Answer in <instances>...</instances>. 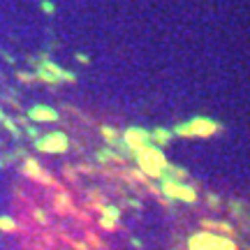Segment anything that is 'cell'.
Returning <instances> with one entry per match:
<instances>
[{
  "label": "cell",
  "mask_w": 250,
  "mask_h": 250,
  "mask_svg": "<svg viewBox=\"0 0 250 250\" xmlns=\"http://www.w3.org/2000/svg\"><path fill=\"white\" fill-rule=\"evenodd\" d=\"M35 148L42 153H65L70 148V144H67V137L62 132H51L42 137V139H37Z\"/></svg>",
  "instance_id": "3"
},
{
  "label": "cell",
  "mask_w": 250,
  "mask_h": 250,
  "mask_svg": "<svg viewBox=\"0 0 250 250\" xmlns=\"http://www.w3.org/2000/svg\"><path fill=\"white\" fill-rule=\"evenodd\" d=\"M40 79H44L46 83H58V79L49 70H44V67H40Z\"/></svg>",
  "instance_id": "14"
},
{
  "label": "cell",
  "mask_w": 250,
  "mask_h": 250,
  "mask_svg": "<svg viewBox=\"0 0 250 250\" xmlns=\"http://www.w3.org/2000/svg\"><path fill=\"white\" fill-rule=\"evenodd\" d=\"M23 174H28V179L42 181V183H46V186H56V181L51 179L44 169H40L37 160H33V158H28V160H26V165H23Z\"/></svg>",
  "instance_id": "4"
},
{
  "label": "cell",
  "mask_w": 250,
  "mask_h": 250,
  "mask_svg": "<svg viewBox=\"0 0 250 250\" xmlns=\"http://www.w3.org/2000/svg\"><path fill=\"white\" fill-rule=\"evenodd\" d=\"M102 134L107 137L109 144H118V139H121V134H118L116 130H111V127H102Z\"/></svg>",
  "instance_id": "12"
},
{
  "label": "cell",
  "mask_w": 250,
  "mask_h": 250,
  "mask_svg": "<svg viewBox=\"0 0 250 250\" xmlns=\"http://www.w3.org/2000/svg\"><path fill=\"white\" fill-rule=\"evenodd\" d=\"M100 211H102V215H104L107 220H111V223H116L118 218H121V213H118V208H114V206H102Z\"/></svg>",
  "instance_id": "11"
},
{
  "label": "cell",
  "mask_w": 250,
  "mask_h": 250,
  "mask_svg": "<svg viewBox=\"0 0 250 250\" xmlns=\"http://www.w3.org/2000/svg\"><path fill=\"white\" fill-rule=\"evenodd\" d=\"M35 220H37L40 225H49V218H46L42 211H35Z\"/></svg>",
  "instance_id": "16"
},
{
  "label": "cell",
  "mask_w": 250,
  "mask_h": 250,
  "mask_svg": "<svg viewBox=\"0 0 250 250\" xmlns=\"http://www.w3.org/2000/svg\"><path fill=\"white\" fill-rule=\"evenodd\" d=\"M176 134H183V137H192V130H190V123H186V125H179L176 130H174Z\"/></svg>",
  "instance_id": "15"
},
{
  "label": "cell",
  "mask_w": 250,
  "mask_h": 250,
  "mask_svg": "<svg viewBox=\"0 0 250 250\" xmlns=\"http://www.w3.org/2000/svg\"><path fill=\"white\" fill-rule=\"evenodd\" d=\"M2 118H5V114H2V109H0V121H2Z\"/></svg>",
  "instance_id": "20"
},
{
  "label": "cell",
  "mask_w": 250,
  "mask_h": 250,
  "mask_svg": "<svg viewBox=\"0 0 250 250\" xmlns=\"http://www.w3.org/2000/svg\"><path fill=\"white\" fill-rule=\"evenodd\" d=\"M30 118H33V121H37V123H54L56 118H58V114H56L54 109L37 104V107L30 109Z\"/></svg>",
  "instance_id": "7"
},
{
  "label": "cell",
  "mask_w": 250,
  "mask_h": 250,
  "mask_svg": "<svg viewBox=\"0 0 250 250\" xmlns=\"http://www.w3.org/2000/svg\"><path fill=\"white\" fill-rule=\"evenodd\" d=\"M42 7H44L46 14H54V5H51V2H42Z\"/></svg>",
  "instance_id": "19"
},
{
  "label": "cell",
  "mask_w": 250,
  "mask_h": 250,
  "mask_svg": "<svg viewBox=\"0 0 250 250\" xmlns=\"http://www.w3.org/2000/svg\"><path fill=\"white\" fill-rule=\"evenodd\" d=\"M137 162H139V167H142L144 176H153V179H160L162 171L167 169V160H165V155L158 151L155 144L142 146V148L137 151Z\"/></svg>",
  "instance_id": "1"
},
{
  "label": "cell",
  "mask_w": 250,
  "mask_h": 250,
  "mask_svg": "<svg viewBox=\"0 0 250 250\" xmlns=\"http://www.w3.org/2000/svg\"><path fill=\"white\" fill-rule=\"evenodd\" d=\"M88 241L93 243V246H95V248H102V241H100V239H95V236H93V234H88Z\"/></svg>",
  "instance_id": "18"
},
{
  "label": "cell",
  "mask_w": 250,
  "mask_h": 250,
  "mask_svg": "<svg viewBox=\"0 0 250 250\" xmlns=\"http://www.w3.org/2000/svg\"><path fill=\"white\" fill-rule=\"evenodd\" d=\"M176 199H183V202H197V195L195 190H190L186 186H179L176 188Z\"/></svg>",
  "instance_id": "9"
},
{
  "label": "cell",
  "mask_w": 250,
  "mask_h": 250,
  "mask_svg": "<svg viewBox=\"0 0 250 250\" xmlns=\"http://www.w3.org/2000/svg\"><path fill=\"white\" fill-rule=\"evenodd\" d=\"M100 227H104V229H114L116 223H111V220H107V218H100Z\"/></svg>",
  "instance_id": "17"
},
{
  "label": "cell",
  "mask_w": 250,
  "mask_h": 250,
  "mask_svg": "<svg viewBox=\"0 0 250 250\" xmlns=\"http://www.w3.org/2000/svg\"><path fill=\"white\" fill-rule=\"evenodd\" d=\"M123 139H125V144H127V146H130L132 151H139L142 146H146V144H148V139H151V137H148V132H144V130L130 127V130L125 132Z\"/></svg>",
  "instance_id": "5"
},
{
  "label": "cell",
  "mask_w": 250,
  "mask_h": 250,
  "mask_svg": "<svg viewBox=\"0 0 250 250\" xmlns=\"http://www.w3.org/2000/svg\"><path fill=\"white\" fill-rule=\"evenodd\" d=\"M190 130H192V137L199 134V137H208V134H213L220 130V125H215L213 121H206V118H195V121H190Z\"/></svg>",
  "instance_id": "6"
},
{
  "label": "cell",
  "mask_w": 250,
  "mask_h": 250,
  "mask_svg": "<svg viewBox=\"0 0 250 250\" xmlns=\"http://www.w3.org/2000/svg\"><path fill=\"white\" fill-rule=\"evenodd\" d=\"M190 250H236V246L229 239H220L215 234L199 232L190 239Z\"/></svg>",
  "instance_id": "2"
},
{
  "label": "cell",
  "mask_w": 250,
  "mask_h": 250,
  "mask_svg": "<svg viewBox=\"0 0 250 250\" xmlns=\"http://www.w3.org/2000/svg\"><path fill=\"white\" fill-rule=\"evenodd\" d=\"M17 229V223L9 218V215H0V232H14Z\"/></svg>",
  "instance_id": "10"
},
{
  "label": "cell",
  "mask_w": 250,
  "mask_h": 250,
  "mask_svg": "<svg viewBox=\"0 0 250 250\" xmlns=\"http://www.w3.org/2000/svg\"><path fill=\"white\" fill-rule=\"evenodd\" d=\"M148 137H153V139H160L158 144H162V146H165V144L169 142V132H167V130H155V132L148 134Z\"/></svg>",
  "instance_id": "13"
},
{
  "label": "cell",
  "mask_w": 250,
  "mask_h": 250,
  "mask_svg": "<svg viewBox=\"0 0 250 250\" xmlns=\"http://www.w3.org/2000/svg\"><path fill=\"white\" fill-rule=\"evenodd\" d=\"M54 206H56V211L61 215H65V213H70L72 211V199H70V195H56V199H54Z\"/></svg>",
  "instance_id": "8"
}]
</instances>
